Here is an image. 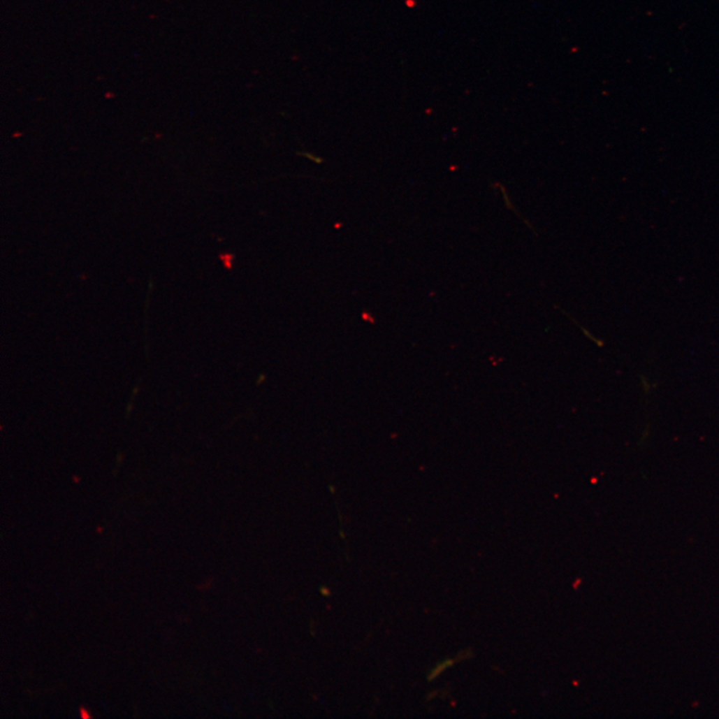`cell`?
Returning a JSON list of instances; mask_svg holds the SVG:
<instances>
[{"label": "cell", "mask_w": 719, "mask_h": 719, "mask_svg": "<svg viewBox=\"0 0 719 719\" xmlns=\"http://www.w3.org/2000/svg\"><path fill=\"white\" fill-rule=\"evenodd\" d=\"M453 660H450L440 663V664L437 665L436 669H435L434 671H432V678H434V677L439 676V674H442V672H443L444 669H448L449 667H451V665L453 664Z\"/></svg>", "instance_id": "cell-1"}]
</instances>
